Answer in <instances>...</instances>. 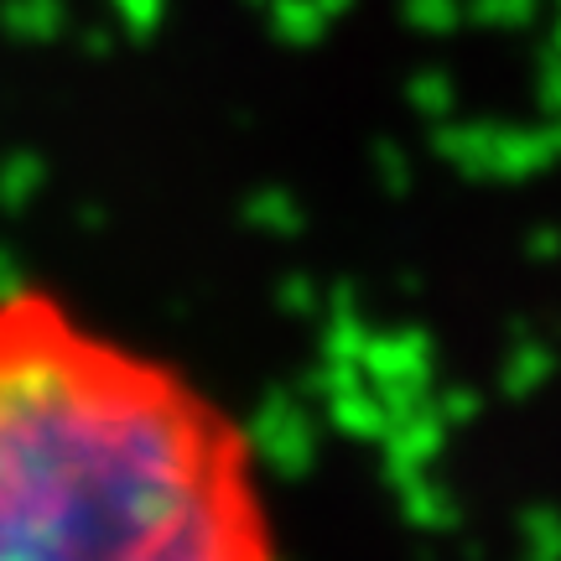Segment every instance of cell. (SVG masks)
I'll use <instances>...</instances> for the list:
<instances>
[{
  "instance_id": "1",
  "label": "cell",
  "mask_w": 561,
  "mask_h": 561,
  "mask_svg": "<svg viewBox=\"0 0 561 561\" xmlns=\"http://www.w3.org/2000/svg\"><path fill=\"white\" fill-rule=\"evenodd\" d=\"M0 561H286L261 442L178 359L5 286Z\"/></svg>"
}]
</instances>
